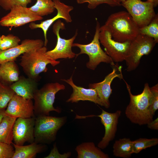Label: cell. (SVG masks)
<instances>
[{
  "mask_svg": "<svg viewBox=\"0 0 158 158\" xmlns=\"http://www.w3.org/2000/svg\"><path fill=\"white\" fill-rule=\"evenodd\" d=\"M130 98V102L126 107L125 114L132 123L142 125L153 120V116L149 110L151 93L147 83L145 84L142 92L138 95L132 94L130 86L125 81Z\"/></svg>",
  "mask_w": 158,
  "mask_h": 158,
  "instance_id": "6da1fadb",
  "label": "cell"
},
{
  "mask_svg": "<svg viewBox=\"0 0 158 158\" xmlns=\"http://www.w3.org/2000/svg\"><path fill=\"white\" fill-rule=\"evenodd\" d=\"M104 25L109 28L113 39L118 42H131L139 34V28L126 11L112 13Z\"/></svg>",
  "mask_w": 158,
  "mask_h": 158,
  "instance_id": "7a4b0ae2",
  "label": "cell"
},
{
  "mask_svg": "<svg viewBox=\"0 0 158 158\" xmlns=\"http://www.w3.org/2000/svg\"><path fill=\"white\" fill-rule=\"evenodd\" d=\"M47 51L44 46L22 54L19 64L28 78L36 80L40 73L47 71L48 64L55 66L60 63L47 55Z\"/></svg>",
  "mask_w": 158,
  "mask_h": 158,
  "instance_id": "3957f363",
  "label": "cell"
},
{
  "mask_svg": "<svg viewBox=\"0 0 158 158\" xmlns=\"http://www.w3.org/2000/svg\"><path fill=\"white\" fill-rule=\"evenodd\" d=\"M67 118L66 116H37L34 128V142L49 144L54 142L58 131L66 123Z\"/></svg>",
  "mask_w": 158,
  "mask_h": 158,
  "instance_id": "277c9868",
  "label": "cell"
},
{
  "mask_svg": "<svg viewBox=\"0 0 158 158\" xmlns=\"http://www.w3.org/2000/svg\"><path fill=\"white\" fill-rule=\"evenodd\" d=\"M65 89V86L58 83H48L40 89H37L34 93V114L37 116H49L51 111L58 113L61 112L59 108L53 106L56 94L59 91Z\"/></svg>",
  "mask_w": 158,
  "mask_h": 158,
  "instance_id": "5b68a950",
  "label": "cell"
},
{
  "mask_svg": "<svg viewBox=\"0 0 158 158\" xmlns=\"http://www.w3.org/2000/svg\"><path fill=\"white\" fill-rule=\"evenodd\" d=\"M100 27L99 23L97 21L95 31L93 38L91 42L87 44L78 43H73V47L79 48L80 52L76 54V56L82 54H86L89 57L87 63V67L92 70H95L101 63L104 62L115 66L112 59L102 49L100 46L99 35Z\"/></svg>",
  "mask_w": 158,
  "mask_h": 158,
  "instance_id": "8992f818",
  "label": "cell"
},
{
  "mask_svg": "<svg viewBox=\"0 0 158 158\" xmlns=\"http://www.w3.org/2000/svg\"><path fill=\"white\" fill-rule=\"evenodd\" d=\"M156 43L152 38L140 34L131 42L125 59L127 71L135 70L139 65L142 57L149 54Z\"/></svg>",
  "mask_w": 158,
  "mask_h": 158,
  "instance_id": "52a82bcc",
  "label": "cell"
},
{
  "mask_svg": "<svg viewBox=\"0 0 158 158\" xmlns=\"http://www.w3.org/2000/svg\"><path fill=\"white\" fill-rule=\"evenodd\" d=\"M121 4L139 28L148 25L156 14L153 4L147 0L143 1L141 0H126Z\"/></svg>",
  "mask_w": 158,
  "mask_h": 158,
  "instance_id": "ba28073f",
  "label": "cell"
},
{
  "mask_svg": "<svg viewBox=\"0 0 158 158\" xmlns=\"http://www.w3.org/2000/svg\"><path fill=\"white\" fill-rule=\"evenodd\" d=\"M100 43L105 52L114 62L125 61L130 42L121 43L113 39L108 28L105 25L100 26L99 35Z\"/></svg>",
  "mask_w": 158,
  "mask_h": 158,
  "instance_id": "9c48e42d",
  "label": "cell"
},
{
  "mask_svg": "<svg viewBox=\"0 0 158 158\" xmlns=\"http://www.w3.org/2000/svg\"><path fill=\"white\" fill-rule=\"evenodd\" d=\"M65 29V25L60 20H58L53 25V31L57 38L56 45L52 50L47 51L46 54L53 59L56 60L60 59H73L76 54L72 50V45L78 35L77 31L71 38L66 39L61 38L59 35L61 29Z\"/></svg>",
  "mask_w": 158,
  "mask_h": 158,
  "instance_id": "30bf717a",
  "label": "cell"
},
{
  "mask_svg": "<svg viewBox=\"0 0 158 158\" xmlns=\"http://www.w3.org/2000/svg\"><path fill=\"white\" fill-rule=\"evenodd\" d=\"M10 11L8 13L1 19L0 26L16 28L43 19V17L32 12L27 7L15 5Z\"/></svg>",
  "mask_w": 158,
  "mask_h": 158,
  "instance_id": "8fae6325",
  "label": "cell"
},
{
  "mask_svg": "<svg viewBox=\"0 0 158 158\" xmlns=\"http://www.w3.org/2000/svg\"><path fill=\"white\" fill-rule=\"evenodd\" d=\"M35 118H17L13 128L14 143L23 145L26 142H34V128Z\"/></svg>",
  "mask_w": 158,
  "mask_h": 158,
  "instance_id": "7c38bea8",
  "label": "cell"
},
{
  "mask_svg": "<svg viewBox=\"0 0 158 158\" xmlns=\"http://www.w3.org/2000/svg\"><path fill=\"white\" fill-rule=\"evenodd\" d=\"M121 111L120 110L114 113H109L102 109L101 114L97 116H98L100 118L101 122L105 128V133L102 140L98 144L97 147L104 149L109 145V142L114 139L117 130L118 118Z\"/></svg>",
  "mask_w": 158,
  "mask_h": 158,
  "instance_id": "4fadbf2b",
  "label": "cell"
},
{
  "mask_svg": "<svg viewBox=\"0 0 158 158\" xmlns=\"http://www.w3.org/2000/svg\"><path fill=\"white\" fill-rule=\"evenodd\" d=\"M53 1L55 8L57 11L56 15L52 18L41 22L40 24L32 22L30 23L29 25V28L32 30L40 28L42 30L44 37V46L46 47L48 42L47 38V32L54 22L59 18L63 19L67 23H71L72 21L70 12L73 10V7L67 5L61 2L60 0Z\"/></svg>",
  "mask_w": 158,
  "mask_h": 158,
  "instance_id": "5bb4252c",
  "label": "cell"
},
{
  "mask_svg": "<svg viewBox=\"0 0 158 158\" xmlns=\"http://www.w3.org/2000/svg\"><path fill=\"white\" fill-rule=\"evenodd\" d=\"M6 115L16 118L34 117V104L32 99H26L15 94L5 110Z\"/></svg>",
  "mask_w": 158,
  "mask_h": 158,
  "instance_id": "9a60e30c",
  "label": "cell"
},
{
  "mask_svg": "<svg viewBox=\"0 0 158 158\" xmlns=\"http://www.w3.org/2000/svg\"><path fill=\"white\" fill-rule=\"evenodd\" d=\"M44 44V41L40 39H25L16 47L6 50H0V64L15 61L21 54L42 47Z\"/></svg>",
  "mask_w": 158,
  "mask_h": 158,
  "instance_id": "2e32d148",
  "label": "cell"
},
{
  "mask_svg": "<svg viewBox=\"0 0 158 158\" xmlns=\"http://www.w3.org/2000/svg\"><path fill=\"white\" fill-rule=\"evenodd\" d=\"M117 69L113 68L112 71L107 75L103 80L101 82L93 83H90L89 88L95 89L103 106L106 108L110 107L109 98L112 93V90L111 85L113 80L116 78L123 79L122 73L117 74Z\"/></svg>",
  "mask_w": 158,
  "mask_h": 158,
  "instance_id": "e0dca14e",
  "label": "cell"
},
{
  "mask_svg": "<svg viewBox=\"0 0 158 158\" xmlns=\"http://www.w3.org/2000/svg\"><path fill=\"white\" fill-rule=\"evenodd\" d=\"M61 80L68 83L73 88V92L66 100L67 102L77 103L80 101H87L103 106L95 89H86L76 85L73 82V75L68 79Z\"/></svg>",
  "mask_w": 158,
  "mask_h": 158,
  "instance_id": "ac0fdd59",
  "label": "cell"
},
{
  "mask_svg": "<svg viewBox=\"0 0 158 158\" xmlns=\"http://www.w3.org/2000/svg\"><path fill=\"white\" fill-rule=\"evenodd\" d=\"M15 94L23 98L33 99L34 93L38 89L36 80L23 76L9 86Z\"/></svg>",
  "mask_w": 158,
  "mask_h": 158,
  "instance_id": "d6986e66",
  "label": "cell"
},
{
  "mask_svg": "<svg viewBox=\"0 0 158 158\" xmlns=\"http://www.w3.org/2000/svg\"><path fill=\"white\" fill-rule=\"evenodd\" d=\"M15 149L12 158H34L37 153L47 150V147L44 144L37 143L34 142L28 145H16L12 143Z\"/></svg>",
  "mask_w": 158,
  "mask_h": 158,
  "instance_id": "ffe728a7",
  "label": "cell"
},
{
  "mask_svg": "<svg viewBox=\"0 0 158 158\" xmlns=\"http://www.w3.org/2000/svg\"><path fill=\"white\" fill-rule=\"evenodd\" d=\"M75 150L77 158H108V154L102 152L92 142H83L77 146Z\"/></svg>",
  "mask_w": 158,
  "mask_h": 158,
  "instance_id": "44dd1931",
  "label": "cell"
},
{
  "mask_svg": "<svg viewBox=\"0 0 158 158\" xmlns=\"http://www.w3.org/2000/svg\"><path fill=\"white\" fill-rule=\"evenodd\" d=\"M19 74V69L15 61L0 64V80L2 82L12 84L18 80Z\"/></svg>",
  "mask_w": 158,
  "mask_h": 158,
  "instance_id": "7402d4cb",
  "label": "cell"
},
{
  "mask_svg": "<svg viewBox=\"0 0 158 158\" xmlns=\"http://www.w3.org/2000/svg\"><path fill=\"white\" fill-rule=\"evenodd\" d=\"M17 118L6 114L0 123V142L8 144L12 143L13 128Z\"/></svg>",
  "mask_w": 158,
  "mask_h": 158,
  "instance_id": "603a6c76",
  "label": "cell"
},
{
  "mask_svg": "<svg viewBox=\"0 0 158 158\" xmlns=\"http://www.w3.org/2000/svg\"><path fill=\"white\" fill-rule=\"evenodd\" d=\"M113 155L123 158L130 157L133 153V141L123 138L116 140L113 145Z\"/></svg>",
  "mask_w": 158,
  "mask_h": 158,
  "instance_id": "cb8c5ba5",
  "label": "cell"
},
{
  "mask_svg": "<svg viewBox=\"0 0 158 158\" xmlns=\"http://www.w3.org/2000/svg\"><path fill=\"white\" fill-rule=\"evenodd\" d=\"M28 8L42 17L51 14L55 9L53 0H36L35 4Z\"/></svg>",
  "mask_w": 158,
  "mask_h": 158,
  "instance_id": "d4e9b609",
  "label": "cell"
},
{
  "mask_svg": "<svg viewBox=\"0 0 158 158\" xmlns=\"http://www.w3.org/2000/svg\"><path fill=\"white\" fill-rule=\"evenodd\" d=\"M140 34L152 38L157 43L158 42V15L155 16L148 25L139 28Z\"/></svg>",
  "mask_w": 158,
  "mask_h": 158,
  "instance_id": "484cf974",
  "label": "cell"
},
{
  "mask_svg": "<svg viewBox=\"0 0 158 158\" xmlns=\"http://www.w3.org/2000/svg\"><path fill=\"white\" fill-rule=\"evenodd\" d=\"M15 94L9 86L4 84L0 80V109H5Z\"/></svg>",
  "mask_w": 158,
  "mask_h": 158,
  "instance_id": "4316f807",
  "label": "cell"
},
{
  "mask_svg": "<svg viewBox=\"0 0 158 158\" xmlns=\"http://www.w3.org/2000/svg\"><path fill=\"white\" fill-rule=\"evenodd\" d=\"M158 144V139L140 138L133 141V153H138L142 150L157 145Z\"/></svg>",
  "mask_w": 158,
  "mask_h": 158,
  "instance_id": "83f0119b",
  "label": "cell"
},
{
  "mask_svg": "<svg viewBox=\"0 0 158 158\" xmlns=\"http://www.w3.org/2000/svg\"><path fill=\"white\" fill-rule=\"evenodd\" d=\"M20 39L12 34L1 36L0 50H4L16 47L19 45Z\"/></svg>",
  "mask_w": 158,
  "mask_h": 158,
  "instance_id": "f1b7e54d",
  "label": "cell"
},
{
  "mask_svg": "<svg viewBox=\"0 0 158 158\" xmlns=\"http://www.w3.org/2000/svg\"><path fill=\"white\" fill-rule=\"evenodd\" d=\"M78 4L88 3V8L90 9H94L100 4H106L111 7L120 6L121 2L119 0H77Z\"/></svg>",
  "mask_w": 158,
  "mask_h": 158,
  "instance_id": "f546056e",
  "label": "cell"
},
{
  "mask_svg": "<svg viewBox=\"0 0 158 158\" xmlns=\"http://www.w3.org/2000/svg\"><path fill=\"white\" fill-rule=\"evenodd\" d=\"M32 0H0V6L6 11L10 10L15 5L27 7Z\"/></svg>",
  "mask_w": 158,
  "mask_h": 158,
  "instance_id": "4dcf8cb0",
  "label": "cell"
},
{
  "mask_svg": "<svg viewBox=\"0 0 158 158\" xmlns=\"http://www.w3.org/2000/svg\"><path fill=\"white\" fill-rule=\"evenodd\" d=\"M151 93L150 100L149 110L153 116L155 115L158 109V84L150 88Z\"/></svg>",
  "mask_w": 158,
  "mask_h": 158,
  "instance_id": "1f68e13d",
  "label": "cell"
},
{
  "mask_svg": "<svg viewBox=\"0 0 158 158\" xmlns=\"http://www.w3.org/2000/svg\"><path fill=\"white\" fill-rule=\"evenodd\" d=\"M14 152L11 144L0 142V158H12Z\"/></svg>",
  "mask_w": 158,
  "mask_h": 158,
  "instance_id": "d6a6232c",
  "label": "cell"
},
{
  "mask_svg": "<svg viewBox=\"0 0 158 158\" xmlns=\"http://www.w3.org/2000/svg\"><path fill=\"white\" fill-rule=\"evenodd\" d=\"M71 154V153L70 152L64 153L62 154H60L57 147L56 143H55L54 144L53 147L51 150L50 153L48 155L44 158H68L70 157Z\"/></svg>",
  "mask_w": 158,
  "mask_h": 158,
  "instance_id": "836d02e7",
  "label": "cell"
},
{
  "mask_svg": "<svg viewBox=\"0 0 158 158\" xmlns=\"http://www.w3.org/2000/svg\"><path fill=\"white\" fill-rule=\"evenodd\" d=\"M147 127L151 129L158 130V118H157L154 120H153L147 124Z\"/></svg>",
  "mask_w": 158,
  "mask_h": 158,
  "instance_id": "e575fe53",
  "label": "cell"
},
{
  "mask_svg": "<svg viewBox=\"0 0 158 158\" xmlns=\"http://www.w3.org/2000/svg\"><path fill=\"white\" fill-rule=\"evenodd\" d=\"M5 110V109H0V123L3 118L6 115Z\"/></svg>",
  "mask_w": 158,
  "mask_h": 158,
  "instance_id": "d590c367",
  "label": "cell"
},
{
  "mask_svg": "<svg viewBox=\"0 0 158 158\" xmlns=\"http://www.w3.org/2000/svg\"><path fill=\"white\" fill-rule=\"evenodd\" d=\"M151 2L153 4L154 7L157 6L158 4V0H147Z\"/></svg>",
  "mask_w": 158,
  "mask_h": 158,
  "instance_id": "8d00e7d4",
  "label": "cell"
},
{
  "mask_svg": "<svg viewBox=\"0 0 158 158\" xmlns=\"http://www.w3.org/2000/svg\"><path fill=\"white\" fill-rule=\"evenodd\" d=\"M119 0L121 3V2L124 1H125L126 0Z\"/></svg>",
  "mask_w": 158,
  "mask_h": 158,
  "instance_id": "74e56055",
  "label": "cell"
},
{
  "mask_svg": "<svg viewBox=\"0 0 158 158\" xmlns=\"http://www.w3.org/2000/svg\"><path fill=\"white\" fill-rule=\"evenodd\" d=\"M1 36L0 35V40H1Z\"/></svg>",
  "mask_w": 158,
  "mask_h": 158,
  "instance_id": "f35d334b",
  "label": "cell"
}]
</instances>
